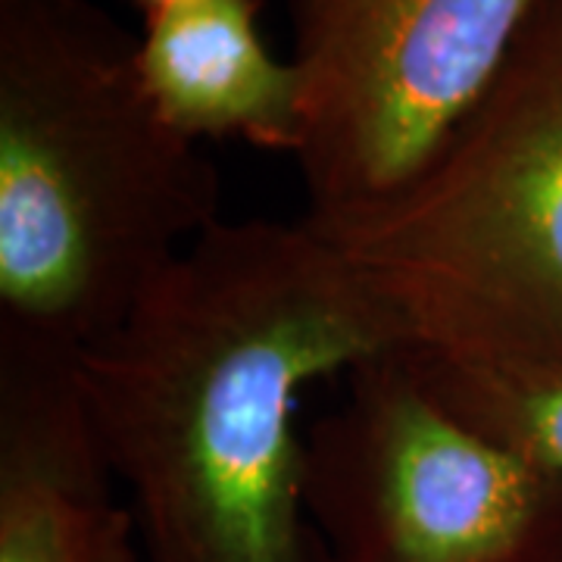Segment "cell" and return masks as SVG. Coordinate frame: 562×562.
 <instances>
[{"label":"cell","instance_id":"obj_1","mask_svg":"<svg viewBox=\"0 0 562 562\" xmlns=\"http://www.w3.org/2000/svg\"><path fill=\"white\" fill-rule=\"evenodd\" d=\"M403 347L401 313L313 222H216L76 357L144 560L322 562L303 391Z\"/></svg>","mask_w":562,"mask_h":562},{"label":"cell","instance_id":"obj_2","mask_svg":"<svg viewBox=\"0 0 562 562\" xmlns=\"http://www.w3.org/2000/svg\"><path fill=\"white\" fill-rule=\"evenodd\" d=\"M222 188L91 0H0V338L103 341L206 235Z\"/></svg>","mask_w":562,"mask_h":562},{"label":"cell","instance_id":"obj_3","mask_svg":"<svg viewBox=\"0 0 562 562\" xmlns=\"http://www.w3.org/2000/svg\"><path fill=\"white\" fill-rule=\"evenodd\" d=\"M409 344L562 362V0H538L469 120L384 213L328 235Z\"/></svg>","mask_w":562,"mask_h":562},{"label":"cell","instance_id":"obj_4","mask_svg":"<svg viewBox=\"0 0 562 562\" xmlns=\"http://www.w3.org/2000/svg\"><path fill=\"white\" fill-rule=\"evenodd\" d=\"M303 431L322 562H562V475L443 406L403 350Z\"/></svg>","mask_w":562,"mask_h":562},{"label":"cell","instance_id":"obj_5","mask_svg":"<svg viewBox=\"0 0 562 562\" xmlns=\"http://www.w3.org/2000/svg\"><path fill=\"white\" fill-rule=\"evenodd\" d=\"M538 0H291L306 216L341 235L403 198L494 85Z\"/></svg>","mask_w":562,"mask_h":562},{"label":"cell","instance_id":"obj_6","mask_svg":"<svg viewBox=\"0 0 562 562\" xmlns=\"http://www.w3.org/2000/svg\"><path fill=\"white\" fill-rule=\"evenodd\" d=\"M76 357L0 338V562H138Z\"/></svg>","mask_w":562,"mask_h":562},{"label":"cell","instance_id":"obj_7","mask_svg":"<svg viewBox=\"0 0 562 562\" xmlns=\"http://www.w3.org/2000/svg\"><path fill=\"white\" fill-rule=\"evenodd\" d=\"M260 0H179L147 16L138 38L144 85L191 140H244L297 157L303 88L257 29Z\"/></svg>","mask_w":562,"mask_h":562},{"label":"cell","instance_id":"obj_8","mask_svg":"<svg viewBox=\"0 0 562 562\" xmlns=\"http://www.w3.org/2000/svg\"><path fill=\"white\" fill-rule=\"evenodd\" d=\"M422 384L460 419L562 475V362H494L403 347Z\"/></svg>","mask_w":562,"mask_h":562},{"label":"cell","instance_id":"obj_9","mask_svg":"<svg viewBox=\"0 0 562 562\" xmlns=\"http://www.w3.org/2000/svg\"><path fill=\"white\" fill-rule=\"evenodd\" d=\"M140 10H144V16H150V13H160L166 7H172V3H179V0H138Z\"/></svg>","mask_w":562,"mask_h":562}]
</instances>
